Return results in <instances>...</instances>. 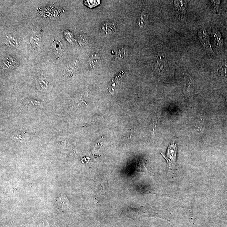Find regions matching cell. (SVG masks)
<instances>
[{
    "instance_id": "obj_1",
    "label": "cell",
    "mask_w": 227,
    "mask_h": 227,
    "mask_svg": "<svg viewBox=\"0 0 227 227\" xmlns=\"http://www.w3.org/2000/svg\"><path fill=\"white\" fill-rule=\"evenodd\" d=\"M177 147L176 144L173 142L168 147L166 156L163 155L168 164L169 168L173 170L175 168L177 158Z\"/></svg>"
},
{
    "instance_id": "obj_2",
    "label": "cell",
    "mask_w": 227,
    "mask_h": 227,
    "mask_svg": "<svg viewBox=\"0 0 227 227\" xmlns=\"http://www.w3.org/2000/svg\"><path fill=\"white\" fill-rule=\"evenodd\" d=\"M198 37L204 48L209 53H213V50L210 44L209 36L206 30L205 29H200L198 33Z\"/></svg>"
},
{
    "instance_id": "obj_3",
    "label": "cell",
    "mask_w": 227,
    "mask_h": 227,
    "mask_svg": "<svg viewBox=\"0 0 227 227\" xmlns=\"http://www.w3.org/2000/svg\"><path fill=\"white\" fill-rule=\"evenodd\" d=\"M167 61L164 57L160 56L157 57L154 62V67L156 71L159 73H163L168 67Z\"/></svg>"
},
{
    "instance_id": "obj_4",
    "label": "cell",
    "mask_w": 227,
    "mask_h": 227,
    "mask_svg": "<svg viewBox=\"0 0 227 227\" xmlns=\"http://www.w3.org/2000/svg\"><path fill=\"white\" fill-rule=\"evenodd\" d=\"M174 4L179 16L181 18L183 17L186 12V9L188 5L187 1H175Z\"/></svg>"
},
{
    "instance_id": "obj_5",
    "label": "cell",
    "mask_w": 227,
    "mask_h": 227,
    "mask_svg": "<svg viewBox=\"0 0 227 227\" xmlns=\"http://www.w3.org/2000/svg\"><path fill=\"white\" fill-rule=\"evenodd\" d=\"M56 205L58 208L66 210L69 207L70 203L67 198L64 195L61 194L56 199Z\"/></svg>"
},
{
    "instance_id": "obj_6",
    "label": "cell",
    "mask_w": 227,
    "mask_h": 227,
    "mask_svg": "<svg viewBox=\"0 0 227 227\" xmlns=\"http://www.w3.org/2000/svg\"><path fill=\"white\" fill-rule=\"evenodd\" d=\"M100 61V58L97 55H93L89 59L88 65L89 68H93L99 64Z\"/></svg>"
},
{
    "instance_id": "obj_7",
    "label": "cell",
    "mask_w": 227,
    "mask_h": 227,
    "mask_svg": "<svg viewBox=\"0 0 227 227\" xmlns=\"http://www.w3.org/2000/svg\"><path fill=\"white\" fill-rule=\"evenodd\" d=\"M213 33L214 37L217 40V43L219 46L222 47L224 45V41L222 38V35L219 30L216 28L213 29Z\"/></svg>"
},
{
    "instance_id": "obj_8",
    "label": "cell",
    "mask_w": 227,
    "mask_h": 227,
    "mask_svg": "<svg viewBox=\"0 0 227 227\" xmlns=\"http://www.w3.org/2000/svg\"><path fill=\"white\" fill-rule=\"evenodd\" d=\"M40 41V36L38 33H34L30 37V43L33 46L36 47L39 46Z\"/></svg>"
},
{
    "instance_id": "obj_9",
    "label": "cell",
    "mask_w": 227,
    "mask_h": 227,
    "mask_svg": "<svg viewBox=\"0 0 227 227\" xmlns=\"http://www.w3.org/2000/svg\"><path fill=\"white\" fill-rule=\"evenodd\" d=\"M53 45L54 49L56 52L60 53L63 51V45L57 39L54 40H53Z\"/></svg>"
},
{
    "instance_id": "obj_10",
    "label": "cell",
    "mask_w": 227,
    "mask_h": 227,
    "mask_svg": "<svg viewBox=\"0 0 227 227\" xmlns=\"http://www.w3.org/2000/svg\"><path fill=\"white\" fill-rule=\"evenodd\" d=\"M6 42L8 44L12 46L15 47L17 45V41L15 37L12 35L8 34L6 35Z\"/></svg>"
},
{
    "instance_id": "obj_11",
    "label": "cell",
    "mask_w": 227,
    "mask_h": 227,
    "mask_svg": "<svg viewBox=\"0 0 227 227\" xmlns=\"http://www.w3.org/2000/svg\"><path fill=\"white\" fill-rule=\"evenodd\" d=\"M147 16L146 15L142 14L140 16L137 21V23L140 27H143L146 23L147 21Z\"/></svg>"
},
{
    "instance_id": "obj_12",
    "label": "cell",
    "mask_w": 227,
    "mask_h": 227,
    "mask_svg": "<svg viewBox=\"0 0 227 227\" xmlns=\"http://www.w3.org/2000/svg\"><path fill=\"white\" fill-rule=\"evenodd\" d=\"M38 84L40 86L42 89H46L48 87V82L46 80L44 79H40L38 80Z\"/></svg>"
},
{
    "instance_id": "obj_13",
    "label": "cell",
    "mask_w": 227,
    "mask_h": 227,
    "mask_svg": "<svg viewBox=\"0 0 227 227\" xmlns=\"http://www.w3.org/2000/svg\"><path fill=\"white\" fill-rule=\"evenodd\" d=\"M127 54V50L124 48H121L119 49V55L120 57L124 58L126 56Z\"/></svg>"
},
{
    "instance_id": "obj_14",
    "label": "cell",
    "mask_w": 227,
    "mask_h": 227,
    "mask_svg": "<svg viewBox=\"0 0 227 227\" xmlns=\"http://www.w3.org/2000/svg\"><path fill=\"white\" fill-rule=\"evenodd\" d=\"M211 3L215 10L216 12L217 13L220 3V1H211Z\"/></svg>"
},
{
    "instance_id": "obj_15",
    "label": "cell",
    "mask_w": 227,
    "mask_h": 227,
    "mask_svg": "<svg viewBox=\"0 0 227 227\" xmlns=\"http://www.w3.org/2000/svg\"><path fill=\"white\" fill-rule=\"evenodd\" d=\"M9 58H10V57L6 59V60H5V61H4V64L8 67H11L12 66H13V65H14L13 63H10V62H13V61H14L12 59H10Z\"/></svg>"
}]
</instances>
